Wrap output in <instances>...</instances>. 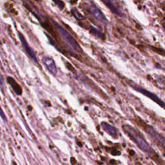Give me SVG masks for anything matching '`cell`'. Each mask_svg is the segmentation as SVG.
I'll return each mask as SVG.
<instances>
[{
	"label": "cell",
	"instance_id": "cell-12",
	"mask_svg": "<svg viewBox=\"0 0 165 165\" xmlns=\"http://www.w3.org/2000/svg\"><path fill=\"white\" fill-rule=\"evenodd\" d=\"M72 13V14L74 15V16L77 19V20H83L85 19V17L82 15V14L79 12L76 8H74L72 9L71 10Z\"/></svg>",
	"mask_w": 165,
	"mask_h": 165
},
{
	"label": "cell",
	"instance_id": "cell-11",
	"mask_svg": "<svg viewBox=\"0 0 165 165\" xmlns=\"http://www.w3.org/2000/svg\"><path fill=\"white\" fill-rule=\"evenodd\" d=\"M90 33L99 39H102L103 37V34L100 31L97 30V28H95L94 27H91Z\"/></svg>",
	"mask_w": 165,
	"mask_h": 165
},
{
	"label": "cell",
	"instance_id": "cell-5",
	"mask_svg": "<svg viewBox=\"0 0 165 165\" xmlns=\"http://www.w3.org/2000/svg\"><path fill=\"white\" fill-rule=\"evenodd\" d=\"M89 10L92 15L99 21H100V22H101L104 24L108 23V20H107L105 16L101 10H100L96 5H89Z\"/></svg>",
	"mask_w": 165,
	"mask_h": 165
},
{
	"label": "cell",
	"instance_id": "cell-7",
	"mask_svg": "<svg viewBox=\"0 0 165 165\" xmlns=\"http://www.w3.org/2000/svg\"><path fill=\"white\" fill-rule=\"evenodd\" d=\"M43 63L44 65L46 67L47 70L50 72V73L54 76H56L57 74V69L55 61L53 59L48 57H45L43 59Z\"/></svg>",
	"mask_w": 165,
	"mask_h": 165
},
{
	"label": "cell",
	"instance_id": "cell-2",
	"mask_svg": "<svg viewBox=\"0 0 165 165\" xmlns=\"http://www.w3.org/2000/svg\"><path fill=\"white\" fill-rule=\"evenodd\" d=\"M54 24L64 44L65 45L68 51L74 54H80L83 52L82 48L72 35L55 21H54Z\"/></svg>",
	"mask_w": 165,
	"mask_h": 165
},
{
	"label": "cell",
	"instance_id": "cell-13",
	"mask_svg": "<svg viewBox=\"0 0 165 165\" xmlns=\"http://www.w3.org/2000/svg\"><path fill=\"white\" fill-rule=\"evenodd\" d=\"M0 116H1V118H2V119H3L4 121H6V116H5V114L4 113V112H3V110H2L1 106H0Z\"/></svg>",
	"mask_w": 165,
	"mask_h": 165
},
{
	"label": "cell",
	"instance_id": "cell-4",
	"mask_svg": "<svg viewBox=\"0 0 165 165\" xmlns=\"http://www.w3.org/2000/svg\"><path fill=\"white\" fill-rule=\"evenodd\" d=\"M18 35H19V38L21 41V43L23 47V48H25L27 54L31 57L34 63H38V60L37 58L36 54H35V52L34 51V50L29 46V45L28 44V43L26 39L25 38V37L23 36V35L21 33H20L19 32H18Z\"/></svg>",
	"mask_w": 165,
	"mask_h": 165
},
{
	"label": "cell",
	"instance_id": "cell-3",
	"mask_svg": "<svg viewBox=\"0 0 165 165\" xmlns=\"http://www.w3.org/2000/svg\"><path fill=\"white\" fill-rule=\"evenodd\" d=\"M130 86L133 89L140 92L141 94H142V95H144L145 96L148 97L150 99H152L153 101L155 102L157 104H158L160 106L163 107V109H165V103L163 101V100H161L158 96H156L155 94H154V93L150 92L148 90H146L143 88L139 87H138V86L134 85H130Z\"/></svg>",
	"mask_w": 165,
	"mask_h": 165
},
{
	"label": "cell",
	"instance_id": "cell-9",
	"mask_svg": "<svg viewBox=\"0 0 165 165\" xmlns=\"http://www.w3.org/2000/svg\"><path fill=\"white\" fill-rule=\"evenodd\" d=\"M101 126L103 130L106 133H108L110 135L112 136V137L114 138H117L118 134H117V130L116 128H114L112 125H109L108 123H106V122H103V123H101Z\"/></svg>",
	"mask_w": 165,
	"mask_h": 165
},
{
	"label": "cell",
	"instance_id": "cell-1",
	"mask_svg": "<svg viewBox=\"0 0 165 165\" xmlns=\"http://www.w3.org/2000/svg\"><path fill=\"white\" fill-rule=\"evenodd\" d=\"M123 129L124 132L131 139L135 142V144L138 146L141 150L148 154L149 155L152 156V157H154L155 154L153 149H152V148L150 146L148 142H146L145 139L142 138V136L141 135L139 131L129 125H123Z\"/></svg>",
	"mask_w": 165,
	"mask_h": 165
},
{
	"label": "cell",
	"instance_id": "cell-6",
	"mask_svg": "<svg viewBox=\"0 0 165 165\" xmlns=\"http://www.w3.org/2000/svg\"><path fill=\"white\" fill-rule=\"evenodd\" d=\"M145 130L152 138L158 141L163 146H164V148H165V138L158 132H156L154 128L150 126H146L145 127Z\"/></svg>",
	"mask_w": 165,
	"mask_h": 165
},
{
	"label": "cell",
	"instance_id": "cell-14",
	"mask_svg": "<svg viewBox=\"0 0 165 165\" xmlns=\"http://www.w3.org/2000/svg\"><path fill=\"white\" fill-rule=\"evenodd\" d=\"M163 26H164V29H165V22L163 23Z\"/></svg>",
	"mask_w": 165,
	"mask_h": 165
},
{
	"label": "cell",
	"instance_id": "cell-8",
	"mask_svg": "<svg viewBox=\"0 0 165 165\" xmlns=\"http://www.w3.org/2000/svg\"><path fill=\"white\" fill-rule=\"evenodd\" d=\"M102 2L106 5V6L108 7V8L110 10V11L118 15L119 16H123V13L122 10L120 9V7L119 5L116 3V2H113V1H102Z\"/></svg>",
	"mask_w": 165,
	"mask_h": 165
},
{
	"label": "cell",
	"instance_id": "cell-10",
	"mask_svg": "<svg viewBox=\"0 0 165 165\" xmlns=\"http://www.w3.org/2000/svg\"><path fill=\"white\" fill-rule=\"evenodd\" d=\"M7 81H8L10 85L14 91L18 95H21V94H22V90H21V88L17 83V82L11 77H9L7 78Z\"/></svg>",
	"mask_w": 165,
	"mask_h": 165
}]
</instances>
